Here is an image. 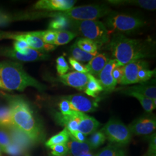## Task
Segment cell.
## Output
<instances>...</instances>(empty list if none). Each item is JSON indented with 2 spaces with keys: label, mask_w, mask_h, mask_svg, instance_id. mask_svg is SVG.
I'll return each instance as SVG.
<instances>
[{
  "label": "cell",
  "mask_w": 156,
  "mask_h": 156,
  "mask_svg": "<svg viewBox=\"0 0 156 156\" xmlns=\"http://www.w3.org/2000/svg\"><path fill=\"white\" fill-rule=\"evenodd\" d=\"M106 48L121 66H124L130 62L153 56L154 44L151 40L132 39L116 33L106 44Z\"/></svg>",
  "instance_id": "1"
},
{
  "label": "cell",
  "mask_w": 156,
  "mask_h": 156,
  "mask_svg": "<svg viewBox=\"0 0 156 156\" xmlns=\"http://www.w3.org/2000/svg\"><path fill=\"white\" fill-rule=\"evenodd\" d=\"M0 83L2 89L10 91H24L28 87L39 91L45 89L44 85L28 75L22 64L16 62H0Z\"/></svg>",
  "instance_id": "2"
},
{
  "label": "cell",
  "mask_w": 156,
  "mask_h": 156,
  "mask_svg": "<svg viewBox=\"0 0 156 156\" xmlns=\"http://www.w3.org/2000/svg\"><path fill=\"white\" fill-rule=\"evenodd\" d=\"M12 126L31 140L39 139L41 128L28 104L22 98H15L11 103Z\"/></svg>",
  "instance_id": "3"
},
{
  "label": "cell",
  "mask_w": 156,
  "mask_h": 156,
  "mask_svg": "<svg viewBox=\"0 0 156 156\" xmlns=\"http://www.w3.org/2000/svg\"><path fill=\"white\" fill-rule=\"evenodd\" d=\"M71 26L77 33L94 42L99 47L107 44L110 41L112 32L108 30L105 24L100 21L71 20Z\"/></svg>",
  "instance_id": "4"
},
{
  "label": "cell",
  "mask_w": 156,
  "mask_h": 156,
  "mask_svg": "<svg viewBox=\"0 0 156 156\" xmlns=\"http://www.w3.org/2000/svg\"><path fill=\"white\" fill-rule=\"evenodd\" d=\"M111 9L103 5H90L73 7L63 12L56 13V15H62L72 20H97L112 13Z\"/></svg>",
  "instance_id": "5"
},
{
  "label": "cell",
  "mask_w": 156,
  "mask_h": 156,
  "mask_svg": "<svg viewBox=\"0 0 156 156\" xmlns=\"http://www.w3.org/2000/svg\"><path fill=\"white\" fill-rule=\"evenodd\" d=\"M104 24L112 31L128 33L144 27L146 22L138 17L112 12L106 17Z\"/></svg>",
  "instance_id": "6"
},
{
  "label": "cell",
  "mask_w": 156,
  "mask_h": 156,
  "mask_svg": "<svg viewBox=\"0 0 156 156\" xmlns=\"http://www.w3.org/2000/svg\"><path fill=\"white\" fill-rule=\"evenodd\" d=\"M101 130L110 144L120 146L128 144L133 136L128 126L115 118H111Z\"/></svg>",
  "instance_id": "7"
},
{
  "label": "cell",
  "mask_w": 156,
  "mask_h": 156,
  "mask_svg": "<svg viewBox=\"0 0 156 156\" xmlns=\"http://www.w3.org/2000/svg\"><path fill=\"white\" fill-rule=\"evenodd\" d=\"M0 38H10L15 41L23 40L27 42L30 48L42 52L50 51L55 50L56 46L45 43L38 35V32H31L26 33H1Z\"/></svg>",
  "instance_id": "8"
},
{
  "label": "cell",
  "mask_w": 156,
  "mask_h": 156,
  "mask_svg": "<svg viewBox=\"0 0 156 156\" xmlns=\"http://www.w3.org/2000/svg\"><path fill=\"white\" fill-rule=\"evenodd\" d=\"M1 55L10 57L20 62H31L46 60L49 58V55L38 50L28 48L26 50L18 52L13 48H5L1 52Z\"/></svg>",
  "instance_id": "9"
},
{
  "label": "cell",
  "mask_w": 156,
  "mask_h": 156,
  "mask_svg": "<svg viewBox=\"0 0 156 156\" xmlns=\"http://www.w3.org/2000/svg\"><path fill=\"white\" fill-rule=\"evenodd\" d=\"M132 134L136 135H150L155 132L156 117L147 115L134 120L128 126Z\"/></svg>",
  "instance_id": "10"
},
{
  "label": "cell",
  "mask_w": 156,
  "mask_h": 156,
  "mask_svg": "<svg viewBox=\"0 0 156 156\" xmlns=\"http://www.w3.org/2000/svg\"><path fill=\"white\" fill-rule=\"evenodd\" d=\"M70 103L73 111L82 113L95 112L98 107V99H91L81 94L71 95L66 98Z\"/></svg>",
  "instance_id": "11"
},
{
  "label": "cell",
  "mask_w": 156,
  "mask_h": 156,
  "mask_svg": "<svg viewBox=\"0 0 156 156\" xmlns=\"http://www.w3.org/2000/svg\"><path fill=\"white\" fill-rule=\"evenodd\" d=\"M148 68L147 62L144 60H137L130 62L124 66L122 85H128L138 83V73L140 69Z\"/></svg>",
  "instance_id": "12"
},
{
  "label": "cell",
  "mask_w": 156,
  "mask_h": 156,
  "mask_svg": "<svg viewBox=\"0 0 156 156\" xmlns=\"http://www.w3.org/2000/svg\"><path fill=\"white\" fill-rule=\"evenodd\" d=\"M118 66L120 65L115 59H111L98 75V80L104 90L106 91V92L112 91L115 89L117 83L113 79L112 72Z\"/></svg>",
  "instance_id": "13"
},
{
  "label": "cell",
  "mask_w": 156,
  "mask_h": 156,
  "mask_svg": "<svg viewBox=\"0 0 156 156\" xmlns=\"http://www.w3.org/2000/svg\"><path fill=\"white\" fill-rule=\"evenodd\" d=\"M88 73L71 72L60 76V81L65 85L79 91H84L88 82Z\"/></svg>",
  "instance_id": "14"
},
{
  "label": "cell",
  "mask_w": 156,
  "mask_h": 156,
  "mask_svg": "<svg viewBox=\"0 0 156 156\" xmlns=\"http://www.w3.org/2000/svg\"><path fill=\"white\" fill-rule=\"evenodd\" d=\"M76 2L75 0H40L34 5V8L63 12L73 8Z\"/></svg>",
  "instance_id": "15"
},
{
  "label": "cell",
  "mask_w": 156,
  "mask_h": 156,
  "mask_svg": "<svg viewBox=\"0 0 156 156\" xmlns=\"http://www.w3.org/2000/svg\"><path fill=\"white\" fill-rule=\"evenodd\" d=\"M121 92L125 91H133L150 98L154 102L156 101V86L155 82H145L140 83L139 85L133 86L125 88L124 89H120Z\"/></svg>",
  "instance_id": "16"
},
{
  "label": "cell",
  "mask_w": 156,
  "mask_h": 156,
  "mask_svg": "<svg viewBox=\"0 0 156 156\" xmlns=\"http://www.w3.org/2000/svg\"><path fill=\"white\" fill-rule=\"evenodd\" d=\"M82 112L73 111L69 115H62L60 113L57 114V119L59 123L64 126L69 133L78 131L79 124L80 121Z\"/></svg>",
  "instance_id": "17"
},
{
  "label": "cell",
  "mask_w": 156,
  "mask_h": 156,
  "mask_svg": "<svg viewBox=\"0 0 156 156\" xmlns=\"http://www.w3.org/2000/svg\"><path fill=\"white\" fill-rule=\"evenodd\" d=\"M109 60V57L105 53L97 54L88 62L86 67L88 69L89 73L95 77L98 76Z\"/></svg>",
  "instance_id": "18"
},
{
  "label": "cell",
  "mask_w": 156,
  "mask_h": 156,
  "mask_svg": "<svg viewBox=\"0 0 156 156\" xmlns=\"http://www.w3.org/2000/svg\"><path fill=\"white\" fill-rule=\"evenodd\" d=\"M100 126V123L94 117L82 113L78 131L87 136L96 131Z\"/></svg>",
  "instance_id": "19"
},
{
  "label": "cell",
  "mask_w": 156,
  "mask_h": 156,
  "mask_svg": "<svg viewBox=\"0 0 156 156\" xmlns=\"http://www.w3.org/2000/svg\"><path fill=\"white\" fill-rule=\"evenodd\" d=\"M112 5L137 6L147 10H155L156 0H110L107 1Z\"/></svg>",
  "instance_id": "20"
},
{
  "label": "cell",
  "mask_w": 156,
  "mask_h": 156,
  "mask_svg": "<svg viewBox=\"0 0 156 156\" xmlns=\"http://www.w3.org/2000/svg\"><path fill=\"white\" fill-rule=\"evenodd\" d=\"M69 152L73 156H82L93 150L87 142H79L74 140H69L66 144Z\"/></svg>",
  "instance_id": "21"
},
{
  "label": "cell",
  "mask_w": 156,
  "mask_h": 156,
  "mask_svg": "<svg viewBox=\"0 0 156 156\" xmlns=\"http://www.w3.org/2000/svg\"><path fill=\"white\" fill-rule=\"evenodd\" d=\"M88 78L89 80L84 92L88 96L96 98L101 92L104 91V89L98 79L95 76L88 73Z\"/></svg>",
  "instance_id": "22"
},
{
  "label": "cell",
  "mask_w": 156,
  "mask_h": 156,
  "mask_svg": "<svg viewBox=\"0 0 156 156\" xmlns=\"http://www.w3.org/2000/svg\"><path fill=\"white\" fill-rule=\"evenodd\" d=\"M124 94L136 98L140 104V105L143 107L144 109L147 113H151L153 110L156 109V102H154L152 100L145 97L143 95L139 93L133 92V91H125L122 92Z\"/></svg>",
  "instance_id": "23"
},
{
  "label": "cell",
  "mask_w": 156,
  "mask_h": 156,
  "mask_svg": "<svg viewBox=\"0 0 156 156\" xmlns=\"http://www.w3.org/2000/svg\"><path fill=\"white\" fill-rule=\"evenodd\" d=\"M69 52L71 56V57H72L78 62H90L95 56L97 55L90 54L84 51L83 50L80 49L79 48H78L75 43L71 46Z\"/></svg>",
  "instance_id": "24"
},
{
  "label": "cell",
  "mask_w": 156,
  "mask_h": 156,
  "mask_svg": "<svg viewBox=\"0 0 156 156\" xmlns=\"http://www.w3.org/2000/svg\"><path fill=\"white\" fill-rule=\"evenodd\" d=\"M95 156H126L123 146L109 144L102 149Z\"/></svg>",
  "instance_id": "25"
},
{
  "label": "cell",
  "mask_w": 156,
  "mask_h": 156,
  "mask_svg": "<svg viewBox=\"0 0 156 156\" xmlns=\"http://www.w3.org/2000/svg\"><path fill=\"white\" fill-rule=\"evenodd\" d=\"M69 26H71V20L62 15H56L55 19L51 20L49 28L55 31L66 30Z\"/></svg>",
  "instance_id": "26"
},
{
  "label": "cell",
  "mask_w": 156,
  "mask_h": 156,
  "mask_svg": "<svg viewBox=\"0 0 156 156\" xmlns=\"http://www.w3.org/2000/svg\"><path fill=\"white\" fill-rule=\"evenodd\" d=\"M75 44L78 48L87 53L95 55L98 54V45L90 39L80 38L76 40Z\"/></svg>",
  "instance_id": "27"
},
{
  "label": "cell",
  "mask_w": 156,
  "mask_h": 156,
  "mask_svg": "<svg viewBox=\"0 0 156 156\" xmlns=\"http://www.w3.org/2000/svg\"><path fill=\"white\" fill-rule=\"evenodd\" d=\"M70 139L69 132L66 128H64L62 131L55 135L51 136L47 140L45 145L47 147H50L53 145L58 144H66Z\"/></svg>",
  "instance_id": "28"
},
{
  "label": "cell",
  "mask_w": 156,
  "mask_h": 156,
  "mask_svg": "<svg viewBox=\"0 0 156 156\" xmlns=\"http://www.w3.org/2000/svg\"><path fill=\"white\" fill-rule=\"evenodd\" d=\"M56 31L57 38L54 44V45L56 46L67 44L76 36V34L75 33L66 30Z\"/></svg>",
  "instance_id": "29"
},
{
  "label": "cell",
  "mask_w": 156,
  "mask_h": 156,
  "mask_svg": "<svg viewBox=\"0 0 156 156\" xmlns=\"http://www.w3.org/2000/svg\"><path fill=\"white\" fill-rule=\"evenodd\" d=\"M106 138L105 134L101 130L96 131L93 133L90 134L89 138L87 139V142L90 145L93 149H95L103 145Z\"/></svg>",
  "instance_id": "30"
},
{
  "label": "cell",
  "mask_w": 156,
  "mask_h": 156,
  "mask_svg": "<svg viewBox=\"0 0 156 156\" xmlns=\"http://www.w3.org/2000/svg\"><path fill=\"white\" fill-rule=\"evenodd\" d=\"M0 126L5 128L13 127L10 107L0 108Z\"/></svg>",
  "instance_id": "31"
},
{
  "label": "cell",
  "mask_w": 156,
  "mask_h": 156,
  "mask_svg": "<svg viewBox=\"0 0 156 156\" xmlns=\"http://www.w3.org/2000/svg\"><path fill=\"white\" fill-rule=\"evenodd\" d=\"M12 143L11 137L5 127L0 126V148L2 151L6 152L7 148Z\"/></svg>",
  "instance_id": "32"
},
{
  "label": "cell",
  "mask_w": 156,
  "mask_h": 156,
  "mask_svg": "<svg viewBox=\"0 0 156 156\" xmlns=\"http://www.w3.org/2000/svg\"><path fill=\"white\" fill-rule=\"evenodd\" d=\"M39 37L47 44L54 45L57 38V31L52 30H48L42 31H37Z\"/></svg>",
  "instance_id": "33"
},
{
  "label": "cell",
  "mask_w": 156,
  "mask_h": 156,
  "mask_svg": "<svg viewBox=\"0 0 156 156\" xmlns=\"http://www.w3.org/2000/svg\"><path fill=\"white\" fill-rule=\"evenodd\" d=\"M155 69L151 70L148 68H144L140 69L138 73V83H142L147 82L155 74Z\"/></svg>",
  "instance_id": "34"
},
{
  "label": "cell",
  "mask_w": 156,
  "mask_h": 156,
  "mask_svg": "<svg viewBox=\"0 0 156 156\" xmlns=\"http://www.w3.org/2000/svg\"><path fill=\"white\" fill-rule=\"evenodd\" d=\"M69 67L63 56L58 57L56 60V69L59 76H62L67 73Z\"/></svg>",
  "instance_id": "35"
},
{
  "label": "cell",
  "mask_w": 156,
  "mask_h": 156,
  "mask_svg": "<svg viewBox=\"0 0 156 156\" xmlns=\"http://www.w3.org/2000/svg\"><path fill=\"white\" fill-rule=\"evenodd\" d=\"M51 154L53 156H64L69 152L66 144L53 145L50 147Z\"/></svg>",
  "instance_id": "36"
},
{
  "label": "cell",
  "mask_w": 156,
  "mask_h": 156,
  "mask_svg": "<svg viewBox=\"0 0 156 156\" xmlns=\"http://www.w3.org/2000/svg\"><path fill=\"white\" fill-rule=\"evenodd\" d=\"M69 62L73 69L78 73H89L88 69L86 67V66L83 65L81 62L76 61L72 57H69Z\"/></svg>",
  "instance_id": "37"
},
{
  "label": "cell",
  "mask_w": 156,
  "mask_h": 156,
  "mask_svg": "<svg viewBox=\"0 0 156 156\" xmlns=\"http://www.w3.org/2000/svg\"><path fill=\"white\" fill-rule=\"evenodd\" d=\"M59 109L60 111V113L64 116L71 115L73 111L71 109L69 102L66 99L62 100L60 102Z\"/></svg>",
  "instance_id": "38"
},
{
  "label": "cell",
  "mask_w": 156,
  "mask_h": 156,
  "mask_svg": "<svg viewBox=\"0 0 156 156\" xmlns=\"http://www.w3.org/2000/svg\"><path fill=\"white\" fill-rule=\"evenodd\" d=\"M149 149L147 156L156 155V133L150 135L149 138Z\"/></svg>",
  "instance_id": "39"
},
{
  "label": "cell",
  "mask_w": 156,
  "mask_h": 156,
  "mask_svg": "<svg viewBox=\"0 0 156 156\" xmlns=\"http://www.w3.org/2000/svg\"><path fill=\"white\" fill-rule=\"evenodd\" d=\"M123 74H124V66H118L113 69L112 72V75L116 83L120 84V83L123 79Z\"/></svg>",
  "instance_id": "40"
},
{
  "label": "cell",
  "mask_w": 156,
  "mask_h": 156,
  "mask_svg": "<svg viewBox=\"0 0 156 156\" xmlns=\"http://www.w3.org/2000/svg\"><path fill=\"white\" fill-rule=\"evenodd\" d=\"M28 48H30V46L27 44V42L23 40L15 41L13 43V49L18 52H22Z\"/></svg>",
  "instance_id": "41"
},
{
  "label": "cell",
  "mask_w": 156,
  "mask_h": 156,
  "mask_svg": "<svg viewBox=\"0 0 156 156\" xmlns=\"http://www.w3.org/2000/svg\"><path fill=\"white\" fill-rule=\"evenodd\" d=\"M69 135L71 140H76L79 142H86L87 140L86 136L79 131L73 133H69Z\"/></svg>",
  "instance_id": "42"
},
{
  "label": "cell",
  "mask_w": 156,
  "mask_h": 156,
  "mask_svg": "<svg viewBox=\"0 0 156 156\" xmlns=\"http://www.w3.org/2000/svg\"><path fill=\"white\" fill-rule=\"evenodd\" d=\"M9 21V16H7L4 12L0 11V25L5 24L6 23H7Z\"/></svg>",
  "instance_id": "43"
},
{
  "label": "cell",
  "mask_w": 156,
  "mask_h": 156,
  "mask_svg": "<svg viewBox=\"0 0 156 156\" xmlns=\"http://www.w3.org/2000/svg\"><path fill=\"white\" fill-rule=\"evenodd\" d=\"M95 156V154H94V153H93L92 152L90 151L89 153H87L84 154L83 156Z\"/></svg>",
  "instance_id": "44"
},
{
  "label": "cell",
  "mask_w": 156,
  "mask_h": 156,
  "mask_svg": "<svg viewBox=\"0 0 156 156\" xmlns=\"http://www.w3.org/2000/svg\"><path fill=\"white\" fill-rule=\"evenodd\" d=\"M73 156V155H72V154H71V153H69V152H68V153H67V154H66V155H65V156Z\"/></svg>",
  "instance_id": "45"
},
{
  "label": "cell",
  "mask_w": 156,
  "mask_h": 156,
  "mask_svg": "<svg viewBox=\"0 0 156 156\" xmlns=\"http://www.w3.org/2000/svg\"><path fill=\"white\" fill-rule=\"evenodd\" d=\"M0 88H1V89H2V86H1V83H0Z\"/></svg>",
  "instance_id": "46"
},
{
  "label": "cell",
  "mask_w": 156,
  "mask_h": 156,
  "mask_svg": "<svg viewBox=\"0 0 156 156\" xmlns=\"http://www.w3.org/2000/svg\"><path fill=\"white\" fill-rule=\"evenodd\" d=\"M0 156H1V148H0Z\"/></svg>",
  "instance_id": "47"
},
{
  "label": "cell",
  "mask_w": 156,
  "mask_h": 156,
  "mask_svg": "<svg viewBox=\"0 0 156 156\" xmlns=\"http://www.w3.org/2000/svg\"><path fill=\"white\" fill-rule=\"evenodd\" d=\"M156 156V155H154V156Z\"/></svg>",
  "instance_id": "48"
},
{
  "label": "cell",
  "mask_w": 156,
  "mask_h": 156,
  "mask_svg": "<svg viewBox=\"0 0 156 156\" xmlns=\"http://www.w3.org/2000/svg\"></svg>",
  "instance_id": "49"
}]
</instances>
